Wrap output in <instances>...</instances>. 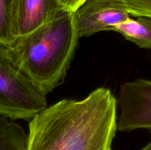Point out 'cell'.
<instances>
[{
    "label": "cell",
    "mask_w": 151,
    "mask_h": 150,
    "mask_svg": "<svg viewBox=\"0 0 151 150\" xmlns=\"http://www.w3.org/2000/svg\"><path fill=\"white\" fill-rule=\"evenodd\" d=\"M117 100L98 88L81 100H60L29 123L26 150H112Z\"/></svg>",
    "instance_id": "cell-1"
},
{
    "label": "cell",
    "mask_w": 151,
    "mask_h": 150,
    "mask_svg": "<svg viewBox=\"0 0 151 150\" xmlns=\"http://www.w3.org/2000/svg\"><path fill=\"white\" fill-rule=\"evenodd\" d=\"M79 38L74 12L61 10L50 21L16 38L8 49L24 73L47 95L64 82Z\"/></svg>",
    "instance_id": "cell-2"
},
{
    "label": "cell",
    "mask_w": 151,
    "mask_h": 150,
    "mask_svg": "<svg viewBox=\"0 0 151 150\" xmlns=\"http://www.w3.org/2000/svg\"><path fill=\"white\" fill-rule=\"evenodd\" d=\"M47 107L42 92L0 45V116L10 120L29 121Z\"/></svg>",
    "instance_id": "cell-3"
},
{
    "label": "cell",
    "mask_w": 151,
    "mask_h": 150,
    "mask_svg": "<svg viewBox=\"0 0 151 150\" xmlns=\"http://www.w3.org/2000/svg\"><path fill=\"white\" fill-rule=\"evenodd\" d=\"M117 104L121 114L117 130L130 132L139 129L151 131V81L137 79L122 84Z\"/></svg>",
    "instance_id": "cell-4"
},
{
    "label": "cell",
    "mask_w": 151,
    "mask_h": 150,
    "mask_svg": "<svg viewBox=\"0 0 151 150\" xmlns=\"http://www.w3.org/2000/svg\"><path fill=\"white\" fill-rule=\"evenodd\" d=\"M79 37H88L103 31H114L116 25L132 16L116 0H87L74 12Z\"/></svg>",
    "instance_id": "cell-5"
},
{
    "label": "cell",
    "mask_w": 151,
    "mask_h": 150,
    "mask_svg": "<svg viewBox=\"0 0 151 150\" xmlns=\"http://www.w3.org/2000/svg\"><path fill=\"white\" fill-rule=\"evenodd\" d=\"M63 10L58 0H14L13 32L23 36L52 20Z\"/></svg>",
    "instance_id": "cell-6"
},
{
    "label": "cell",
    "mask_w": 151,
    "mask_h": 150,
    "mask_svg": "<svg viewBox=\"0 0 151 150\" xmlns=\"http://www.w3.org/2000/svg\"><path fill=\"white\" fill-rule=\"evenodd\" d=\"M114 31L122 34L125 39L134 43L140 48L151 49L150 17H131L126 21L116 25Z\"/></svg>",
    "instance_id": "cell-7"
},
{
    "label": "cell",
    "mask_w": 151,
    "mask_h": 150,
    "mask_svg": "<svg viewBox=\"0 0 151 150\" xmlns=\"http://www.w3.org/2000/svg\"><path fill=\"white\" fill-rule=\"evenodd\" d=\"M10 120L0 116V150H26L27 133Z\"/></svg>",
    "instance_id": "cell-8"
},
{
    "label": "cell",
    "mask_w": 151,
    "mask_h": 150,
    "mask_svg": "<svg viewBox=\"0 0 151 150\" xmlns=\"http://www.w3.org/2000/svg\"><path fill=\"white\" fill-rule=\"evenodd\" d=\"M14 0H0V45L10 47L15 41L13 32Z\"/></svg>",
    "instance_id": "cell-9"
},
{
    "label": "cell",
    "mask_w": 151,
    "mask_h": 150,
    "mask_svg": "<svg viewBox=\"0 0 151 150\" xmlns=\"http://www.w3.org/2000/svg\"><path fill=\"white\" fill-rule=\"evenodd\" d=\"M125 7L131 16L151 18V0H116Z\"/></svg>",
    "instance_id": "cell-10"
},
{
    "label": "cell",
    "mask_w": 151,
    "mask_h": 150,
    "mask_svg": "<svg viewBox=\"0 0 151 150\" xmlns=\"http://www.w3.org/2000/svg\"><path fill=\"white\" fill-rule=\"evenodd\" d=\"M87 0H58L62 9L65 11L75 12Z\"/></svg>",
    "instance_id": "cell-11"
},
{
    "label": "cell",
    "mask_w": 151,
    "mask_h": 150,
    "mask_svg": "<svg viewBox=\"0 0 151 150\" xmlns=\"http://www.w3.org/2000/svg\"><path fill=\"white\" fill-rule=\"evenodd\" d=\"M142 150H151V141L149 144H147Z\"/></svg>",
    "instance_id": "cell-12"
}]
</instances>
